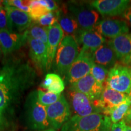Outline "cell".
I'll list each match as a JSON object with an SVG mask.
<instances>
[{
    "instance_id": "cell-1",
    "label": "cell",
    "mask_w": 131,
    "mask_h": 131,
    "mask_svg": "<svg viewBox=\"0 0 131 131\" xmlns=\"http://www.w3.org/2000/svg\"><path fill=\"white\" fill-rule=\"evenodd\" d=\"M36 71L27 61L10 60L0 69V110L12 111L37 79Z\"/></svg>"
},
{
    "instance_id": "cell-2",
    "label": "cell",
    "mask_w": 131,
    "mask_h": 131,
    "mask_svg": "<svg viewBox=\"0 0 131 131\" xmlns=\"http://www.w3.org/2000/svg\"><path fill=\"white\" fill-rule=\"evenodd\" d=\"M110 117L103 114H93L85 117L73 115L63 126L61 131H110Z\"/></svg>"
},
{
    "instance_id": "cell-3",
    "label": "cell",
    "mask_w": 131,
    "mask_h": 131,
    "mask_svg": "<svg viewBox=\"0 0 131 131\" xmlns=\"http://www.w3.org/2000/svg\"><path fill=\"white\" fill-rule=\"evenodd\" d=\"M79 45L75 38L66 35L59 44L54 60V70L66 77L69 69L80 53Z\"/></svg>"
},
{
    "instance_id": "cell-4",
    "label": "cell",
    "mask_w": 131,
    "mask_h": 131,
    "mask_svg": "<svg viewBox=\"0 0 131 131\" xmlns=\"http://www.w3.org/2000/svg\"><path fill=\"white\" fill-rule=\"evenodd\" d=\"M25 110L27 124L31 129L42 130L51 128L46 112V107L38 100L37 91L30 92L26 98Z\"/></svg>"
},
{
    "instance_id": "cell-5",
    "label": "cell",
    "mask_w": 131,
    "mask_h": 131,
    "mask_svg": "<svg viewBox=\"0 0 131 131\" xmlns=\"http://www.w3.org/2000/svg\"><path fill=\"white\" fill-rule=\"evenodd\" d=\"M105 86L131 97V67L118 61L109 69Z\"/></svg>"
},
{
    "instance_id": "cell-6",
    "label": "cell",
    "mask_w": 131,
    "mask_h": 131,
    "mask_svg": "<svg viewBox=\"0 0 131 131\" xmlns=\"http://www.w3.org/2000/svg\"><path fill=\"white\" fill-rule=\"evenodd\" d=\"M69 12L77 21L80 29L84 30H94L100 21V15L90 5L80 3H71L68 6Z\"/></svg>"
},
{
    "instance_id": "cell-7",
    "label": "cell",
    "mask_w": 131,
    "mask_h": 131,
    "mask_svg": "<svg viewBox=\"0 0 131 131\" xmlns=\"http://www.w3.org/2000/svg\"><path fill=\"white\" fill-rule=\"evenodd\" d=\"M93 52L84 47H82L80 53L69 70L65 77L66 81L70 85L81 78L90 74L94 61Z\"/></svg>"
},
{
    "instance_id": "cell-8",
    "label": "cell",
    "mask_w": 131,
    "mask_h": 131,
    "mask_svg": "<svg viewBox=\"0 0 131 131\" xmlns=\"http://www.w3.org/2000/svg\"><path fill=\"white\" fill-rule=\"evenodd\" d=\"M68 96L69 104L74 115L85 117L93 114H102L97 106V101L92 100L83 93L69 88Z\"/></svg>"
},
{
    "instance_id": "cell-9",
    "label": "cell",
    "mask_w": 131,
    "mask_h": 131,
    "mask_svg": "<svg viewBox=\"0 0 131 131\" xmlns=\"http://www.w3.org/2000/svg\"><path fill=\"white\" fill-rule=\"evenodd\" d=\"M46 112L50 127L55 130L62 128L71 118L70 105L62 94L57 102L46 107Z\"/></svg>"
},
{
    "instance_id": "cell-10",
    "label": "cell",
    "mask_w": 131,
    "mask_h": 131,
    "mask_svg": "<svg viewBox=\"0 0 131 131\" xmlns=\"http://www.w3.org/2000/svg\"><path fill=\"white\" fill-rule=\"evenodd\" d=\"M94 30L109 40L129 34V25L126 21L115 18H104L100 21Z\"/></svg>"
},
{
    "instance_id": "cell-11",
    "label": "cell",
    "mask_w": 131,
    "mask_h": 131,
    "mask_svg": "<svg viewBox=\"0 0 131 131\" xmlns=\"http://www.w3.org/2000/svg\"><path fill=\"white\" fill-rule=\"evenodd\" d=\"M130 98L131 97L128 95L104 86L102 94L97 101V106L103 114L109 116L114 108Z\"/></svg>"
},
{
    "instance_id": "cell-12",
    "label": "cell",
    "mask_w": 131,
    "mask_h": 131,
    "mask_svg": "<svg viewBox=\"0 0 131 131\" xmlns=\"http://www.w3.org/2000/svg\"><path fill=\"white\" fill-rule=\"evenodd\" d=\"M131 3L129 0H95L90 5L103 16L121 15Z\"/></svg>"
},
{
    "instance_id": "cell-13",
    "label": "cell",
    "mask_w": 131,
    "mask_h": 131,
    "mask_svg": "<svg viewBox=\"0 0 131 131\" xmlns=\"http://www.w3.org/2000/svg\"><path fill=\"white\" fill-rule=\"evenodd\" d=\"M27 41L26 32L20 34L9 30H0V48L4 55L18 50Z\"/></svg>"
},
{
    "instance_id": "cell-14",
    "label": "cell",
    "mask_w": 131,
    "mask_h": 131,
    "mask_svg": "<svg viewBox=\"0 0 131 131\" xmlns=\"http://www.w3.org/2000/svg\"><path fill=\"white\" fill-rule=\"evenodd\" d=\"M104 86L98 83L91 74L81 78L70 84L69 89L83 93L92 100L96 101L100 99Z\"/></svg>"
},
{
    "instance_id": "cell-15",
    "label": "cell",
    "mask_w": 131,
    "mask_h": 131,
    "mask_svg": "<svg viewBox=\"0 0 131 131\" xmlns=\"http://www.w3.org/2000/svg\"><path fill=\"white\" fill-rule=\"evenodd\" d=\"M4 7L9 18V30L20 34L25 32L32 23V19L29 13L10 6L5 3Z\"/></svg>"
},
{
    "instance_id": "cell-16",
    "label": "cell",
    "mask_w": 131,
    "mask_h": 131,
    "mask_svg": "<svg viewBox=\"0 0 131 131\" xmlns=\"http://www.w3.org/2000/svg\"><path fill=\"white\" fill-rule=\"evenodd\" d=\"M29 57L32 63L42 72L47 71V46L40 40L27 37Z\"/></svg>"
},
{
    "instance_id": "cell-17",
    "label": "cell",
    "mask_w": 131,
    "mask_h": 131,
    "mask_svg": "<svg viewBox=\"0 0 131 131\" xmlns=\"http://www.w3.org/2000/svg\"><path fill=\"white\" fill-rule=\"evenodd\" d=\"M64 38V32L61 26L56 23L50 27L48 30V41H47V70L51 68L52 63L55 60L57 49L59 44Z\"/></svg>"
},
{
    "instance_id": "cell-18",
    "label": "cell",
    "mask_w": 131,
    "mask_h": 131,
    "mask_svg": "<svg viewBox=\"0 0 131 131\" xmlns=\"http://www.w3.org/2000/svg\"><path fill=\"white\" fill-rule=\"evenodd\" d=\"M74 37L77 41L78 45H82V47H84L92 52L107 41L105 37L94 29L91 30L80 29Z\"/></svg>"
},
{
    "instance_id": "cell-19",
    "label": "cell",
    "mask_w": 131,
    "mask_h": 131,
    "mask_svg": "<svg viewBox=\"0 0 131 131\" xmlns=\"http://www.w3.org/2000/svg\"><path fill=\"white\" fill-rule=\"evenodd\" d=\"M92 59L94 63L103 66L108 69L119 61L115 53L107 41L93 52Z\"/></svg>"
},
{
    "instance_id": "cell-20",
    "label": "cell",
    "mask_w": 131,
    "mask_h": 131,
    "mask_svg": "<svg viewBox=\"0 0 131 131\" xmlns=\"http://www.w3.org/2000/svg\"><path fill=\"white\" fill-rule=\"evenodd\" d=\"M113 49L119 61L131 55V34H124L107 41Z\"/></svg>"
},
{
    "instance_id": "cell-21",
    "label": "cell",
    "mask_w": 131,
    "mask_h": 131,
    "mask_svg": "<svg viewBox=\"0 0 131 131\" xmlns=\"http://www.w3.org/2000/svg\"><path fill=\"white\" fill-rule=\"evenodd\" d=\"M58 23L66 35L75 37L80 30L77 21L70 12L61 13L60 10Z\"/></svg>"
},
{
    "instance_id": "cell-22",
    "label": "cell",
    "mask_w": 131,
    "mask_h": 131,
    "mask_svg": "<svg viewBox=\"0 0 131 131\" xmlns=\"http://www.w3.org/2000/svg\"><path fill=\"white\" fill-rule=\"evenodd\" d=\"M41 86L47 91L56 94H61L64 90V82L57 73H47Z\"/></svg>"
},
{
    "instance_id": "cell-23",
    "label": "cell",
    "mask_w": 131,
    "mask_h": 131,
    "mask_svg": "<svg viewBox=\"0 0 131 131\" xmlns=\"http://www.w3.org/2000/svg\"><path fill=\"white\" fill-rule=\"evenodd\" d=\"M48 30L49 27H43L37 23H34L31 24L25 32L27 37L40 40L47 45L48 41Z\"/></svg>"
},
{
    "instance_id": "cell-24",
    "label": "cell",
    "mask_w": 131,
    "mask_h": 131,
    "mask_svg": "<svg viewBox=\"0 0 131 131\" xmlns=\"http://www.w3.org/2000/svg\"><path fill=\"white\" fill-rule=\"evenodd\" d=\"M131 107V98L124 101L118 106L114 108L110 114L109 117H110L112 124L117 123L123 120L126 115Z\"/></svg>"
},
{
    "instance_id": "cell-25",
    "label": "cell",
    "mask_w": 131,
    "mask_h": 131,
    "mask_svg": "<svg viewBox=\"0 0 131 131\" xmlns=\"http://www.w3.org/2000/svg\"><path fill=\"white\" fill-rule=\"evenodd\" d=\"M109 69L103 66L93 63L91 69V74L98 83L104 86L107 80Z\"/></svg>"
},
{
    "instance_id": "cell-26",
    "label": "cell",
    "mask_w": 131,
    "mask_h": 131,
    "mask_svg": "<svg viewBox=\"0 0 131 131\" xmlns=\"http://www.w3.org/2000/svg\"><path fill=\"white\" fill-rule=\"evenodd\" d=\"M49 12H50L47 10V8L41 4L38 0V1H32L29 14L30 15L31 18L34 22H38V21L41 18L48 14Z\"/></svg>"
},
{
    "instance_id": "cell-27",
    "label": "cell",
    "mask_w": 131,
    "mask_h": 131,
    "mask_svg": "<svg viewBox=\"0 0 131 131\" xmlns=\"http://www.w3.org/2000/svg\"><path fill=\"white\" fill-rule=\"evenodd\" d=\"M37 94L38 101L45 107L52 105L57 102L61 95V94H53L50 92H45L40 89L37 91Z\"/></svg>"
},
{
    "instance_id": "cell-28",
    "label": "cell",
    "mask_w": 131,
    "mask_h": 131,
    "mask_svg": "<svg viewBox=\"0 0 131 131\" xmlns=\"http://www.w3.org/2000/svg\"><path fill=\"white\" fill-rule=\"evenodd\" d=\"M59 15H60V10L50 12L41 18L38 21V22H37V23L43 27H49L53 25L56 23H58Z\"/></svg>"
},
{
    "instance_id": "cell-29",
    "label": "cell",
    "mask_w": 131,
    "mask_h": 131,
    "mask_svg": "<svg viewBox=\"0 0 131 131\" xmlns=\"http://www.w3.org/2000/svg\"><path fill=\"white\" fill-rule=\"evenodd\" d=\"M32 2V1H22V0L4 1L5 4L27 13H29L30 10V7Z\"/></svg>"
},
{
    "instance_id": "cell-30",
    "label": "cell",
    "mask_w": 131,
    "mask_h": 131,
    "mask_svg": "<svg viewBox=\"0 0 131 131\" xmlns=\"http://www.w3.org/2000/svg\"><path fill=\"white\" fill-rule=\"evenodd\" d=\"M9 30V21L7 12L5 7L0 9V30Z\"/></svg>"
},
{
    "instance_id": "cell-31",
    "label": "cell",
    "mask_w": 131,
    "mask_h": 131,
    "mask_svg": "<svg viewBox=\"0 0 131 131\" xmlns=\"http://www.w3.org/2000/svg\"><path fill=\"white\" fill-rule=\"evenodd\" d=\"M41 4L45 6L49 12L58 10V6L56 1L53 0H39Z\"/></svg>"
},
{
    "instance_id": "cell-32",
    "label": "cell",
    "mask_w": 131,
    "mask_h": 131,
    "mask_svg": "<svg viewBox=\"0 0 131 131\" xmlns=\"http://www.w3.org/2000/svg\"><path fill=\"white\" fill-rule=\"evenodd\" d=\"M10 127V124L4 113L0 110V131H8Z\"/></svg>"
},
{
    "instance_id": "cell-33",
    "label": "cell",
    "mask_w": 131,
    "mask_h": 131,
    "mask_svg": "<svg viewBox=\"0 0 131 131\" xmlns=\"http://www.w3.org/2000/svg\"><path fill=\"white\" fill-rule=\"evenodd\" d=\"M126 126L124 121H121L117 123L112 124L110 131H124Z\"/></svg>"
},
{
    "instance_id": "cell-34",
    "label": "cell",
    "mask_w": 131,
    "mask_h": 131,
    "mask_svg": "<svg viewBox=\"0 0 131 131\" xmlns=\"http://www.w3.org/2000/svg\"><path fill=\"white\" fill-rule=\"evenodd\" d=\"M122 16L124 21H126L128 24L131 26V3L122 15Z\"/></svg>"
},
{
    "instance_id": "cell-35",
    "label": "cell",
    "mask_w": 131,
    "mask_h": 131,
    "mask_svg": "<svg viewBox=\"0 0 131 131\" xmlns=\"http://www.w3.org/2000/svg\"><path fill=\"white\" fill-rule=\"evenodd\" d=\"M119 62H121V63L123 64L124 65H126V66H128L131 67V55L129 57H127V58L124 59V60H122V61Z\"/></svg>"
},
{
    "instance_id": "cell-36",
    "label": "cell",
    "mask_w": 131,
    "mask_h": 131,
    "mask_svg": "<svg viewBox=\"0 0 131 131\" xmlns=\"http://www.w3.org/2000/svg\"><path fill=\"white\" fill-rule=\"evenodd\" d=\"M4 7V1H0V9Z\"/></svg>"
},
{
    "instance_id": "cell-37",
    "label": "cell",
    "mask_w": 131,
    "mask_h": 131,
    "mask_svg": "<svg viewBox=\"0 0 131 131\" xmlns=\"http://www.w3.org/2000/svg\"><path fill=\"white\" fill-rule=\"evenodd\" d=\"M124 131H131V126H126V127L125 130Z\"/></svg>"
},
{
    "instance_id": "cell-38",
    "label": "cell",
    "mask_w": 131,
    "mask_h": 131,
    "mask_svg": "<svg viewBox=\"0 0 131 131\" xmlns=\"http://www.w3.org/2000/svg\"><path fill=\"white\" fill-rule=\"evenodd\" d=\"M35 131H56L55 129H52V128H50L48 129H45V130H35Z\"/></svg>"
},
{
    "instance_id": "cell-39",
    "label": "cell",
    "mask_w": 131,
    "mask_h": 131,
    "mask_svg": "<svg viewBox=\"0 0 131 131\" xmlns=\"http://www.w3.org/2000/svg\"><path fill=\"white\" fill-rule=\"evenodd\" d=\"M1 48H0V55H1Z\"/></svg>"
}]
</instances>
